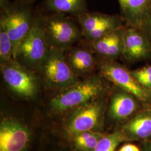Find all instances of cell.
Returning <instances> with one entry per match:
<instances>
[{"mask_svg": "<svg viewBox=\"0 0 151 151\" xmlns=\"http://www.w3.org/2000/svg\"><path fill=\"white\" fill-rule=\"evenodd\" d=\"M101 75L119 88L135 96L139 102H151V90L141 86L125 67L115 60H105L99 65Z\"/></svg>", "mask_w": 151, "mask_h": 151, "instance_id": "6", "label": "cell"}, {"mask_svg": "<svg viewBox=\"0 0 151 151\" xmlns=\"http://www.w3.org/2000/svg\"><path fill=\"white\" fill-rule=\"evenodd\" d=\"M103 134L94 131H87L73 136V144L80 151H93Z\"/></svg>", "mask_w": 151, "mask_h": 151, "instance_id": "18", "label": "cell"}, {"mask_svg": "<svg viewBox=\"0 0 151 151\" xmlns=\"http://www.w3.org/2000/svg\"><path fill=\"white\" fill-rule=\"evenodd\" d=\"M122 131L129 139H145L151 136V109L137 113L123 127Z\"/></svg>", "mask_w": 151, "mask_h": 151, "instance_id": "14", "label": "cell"}, {"mask_svg": "<svg viewBox=\"0 0 151 151\" xmlns=\"http://www.w3.org/2000/svg\"><path fill=\"white\" fill-rule=\"evenodd\" d=\"M70 68L77 76L92 72L96 66V60L91 52L86 49H73L66 56Z\"/></svg>", "mask_w": 151, "mask_h": 151, "instance_id": "15", "label": "cell"}, {"mask_svg": "<svg viewBox=\"0 0 151 151\" xmlns=\"http://www.w3.org/2000/svg\"><path fill=\"white\" fill-rule=\"evenodd\" d=\"M81 27L82 35L122 17L118 15H108L97 12H86L76 17Z\"/></svg>", "mask_w": 151, "mask_h": 151, "instance_id": "17", "label": "cell"}, {"mask_svg": "<svg viewBox=\"0 0 151 151\" xmlns=\"http://www.w3.org/2000/svg\"><path fill=\"white\" fill-rule=\"evenodd\" d=\"M123 49L122 56L129 63L151 58V43L142 31L135 27L123 28Z\"/></svg>", "mask_w": 151, "mask_h": 151, "instance_id": "10", "label": "cell"}, {"mask_svg": "<svg viewBox=\"0 0 151 151\" xmlns=\"http://www.w3.org/2000/svg\"><path fill=\"white\" fill-rule=\"evenodd\" d=\"M31 140L29 128L11 117L2 119L0 124V151H27Z\"/></svg>", "mask_w": 151, "mask_h": 151, "instance_id": "9", "label": "cell"}, {"mask_svg": "<svg viewBox=\"0 0 151 151\" xmlns=\"http://www.w3.org/2000/svg\"><path fill=\"white\" fill-rule=\"evenodd\" d=\"M127 140L128 139L122 130L103 135L93 151H116L120 143Z\"/></svg>", "mask_w": 151, "mask_h": 151, "instance_id": "19", "label": "cell"}, {"mask_svg": "<svg viewBox=\"0 0 151 151\" xmlns=\"http://www.w3.org/2000/svg\"><path fill=\"white\" fill-rule=\"evenodd\" d=\"M30 4L16 0L1 7L0 22L4 24L11 39L15 60L22 40L32 25L34 15Z\"/></svg>", "mask_w": 151, "mask_h": 151, "instance_id": "3", "label": "cell"}, {"mask_svg": "<svg viewBox=\"0 0 151 151\" xmlns=\"http://www.w3.org/2000/svg\"><path fill=\"white\" fill-rule=\"evenodd\" d=\"M105 103L98 98L73 109L65 124V131L73 136L87 131H93L100 124Z\"/></svg>", "mask_w": 151, "mask_h": 151, "instance_id": "8", "label": "cell"}, {"mask_svg": "<svg viewBox=\"0 0 151 151\" xmlns=\"http://www.w3.org/2000/svg\"><path fill=\"white\" fill-rule=\"evenodd\" d=\"M140 30L151 43V9Z\"/></svg>", "mask_w": 151, "mask_h": 151, "instance_id": "23", "label": "cell"}, {"mask_svg": "<svg viewBox=\"0 0 151 151\" xmlns=\"http://www.w3.org/2000/svg\"><path fill=\"white\" fill-rule=\"evenodd\" d=\"M118 151H141L140 149L133 144H125L122 146Z\"/></svg>", "mask_w": 151, "mask_h": 151, "instance_id": "24", "label": "cell"}, {"mask_svg": "<svg viewBox=\"0 0 151 151\" xmlns=\"http://www.w3.org/2000/svg\"><path fill=\"white\" fill-rule=\"evenodd\" d=\"M50 13L43 15L44 27L49 46L65 52L79 40L82 32L66 14Z\"/></svg>", "mask_w": 151, "mask_h": 151, "instance_id": "4", "label": "cell"}, {"mask_svg": "<svg viewBox=\"0 0 151 151\" xmlns=\"http://www.w3.org/2000/svg\"><path fill=\"white\" fill-rule=\"evenodd\" d=\"M130 72L141 86L151 90V65L130 70Z\"/></svg>", "mask_w": 151, "mask_h": 151, "instance_id": "22", "label": "cell"}, {"mask_svg": "<svg viewBox=\"0 0 151 151\" xmlns=\"http://www.w3.org/2000/svg\"><path fill=\"white\" fill-rule=\"evenodd\" d=\"M1 70L6 84L16 95L24 99H32L37 95L38 80L31 69L12 60L1 65Z\"/></svg>", "mask_w": 151, "mask_h": 151, "instance_id": "7", "label": "cell"}, {"mask_svg": "<svg viewBox=\"0 0 151 151\" xmlns=\"http://www.w3.org/2000/svg\"><path fill=\"white\" fill-rule=\"evenodd\" d=\"M17 1H20L22 2H27V3H31L33 1V0H17Z\"/></svg>", "mask_w": 151, "mask_h": 151, "instance_id": "26", "label": "cell"}, {"mask_svg": "<svg viewBox=\"0 0 151 151\" xmlns=\"http://www.w3.org/2000/svg\"><path fill=\"white\" fill-rule=\"evenodd\" d=\"M49 49L43 15L38 13L34 16L32 27L22 40L16 60L30 69L40 70Z\"/></svg>", "mask_w": 151, "mask_h": 151, "instance_id": "2", "label": "cell"}, {"mask_svg": "<svg viewBox=\"0 0 151 151\" xmlns=\"http://www.w3.org/2000/svg\"><path fill=\"white\" fill-rule=\"evenodd\" d=\"M42 9L49 12L79 16L87 11V0H44Z\"/></svg>", "mask_w": 151, "mask_h": 151, "instance_id": "16", "label": "cell"}, {"mask_svg": "<svg viewBox=\"0 0 151 151\" xmlns=\"http://www.w3.org/2000/svg\"><path fill=\"white\" fill-rule=\"evenodd\" d=\"M104 78L101 75L91 76L60 91L51 99L50 107L62 113L99 98L107 89Z\"/></svg>", "mask_w": 151, "mask_h": 151, "instance_id": "1", "label": "cell"}, {"mask_svg": "<svg viewBox=\"0 0 151 151\" xmlns=\"http://www.w3.org/2000/svg\"><path fill=\"white\" fill-rule=\"evenodd\" d=\"M143 151H151V142L147 143L144 146Z\"/></svg>", "mask_w": 151, "mask_h": 151, "instance_id": "25", "label": "cell"}, {"mask_svg": "<svg viewBox=\"0 0 151 151\" xmlns=\"http://www.w3.org/2000/svg\"><path fill=\"white\" fill-rule=\"evenodd\" d=\"M123 27L109 32L92 42L93 52L106 60H115L122 56L123 49Z\"/></svg>", "mask_w": 151, "mask_h": 151, "instance_id": "12", "label": "cell"}, {"mask_svg": "<svg viewBox=\"0 0 151 151\" xmlns=\"http://www.w3.org/2000/svg\"><path fill=\"white\" fill-rule=\"evenodd\" d=\"M126 26L140 30L151 9V0H118Z\"/></svg>", "mask_w": 151, "mask_h": 151, "instance_id": "11", "label": "cell"}, {"mask_svg": "<svg viewBox=\"0 0 151 151\" xmlns=\"http://www.w3.org/2000/svg\"><path fill=\"white\" fill-rule=\"evenodd\" d=\"M14 60L13 45L8 32L3 24L0 22V61L1 65Z\"/></svg>", "mask_w": 151, "mask_h": 151, "instance_id": "20", "label": "cell"}, {"mask_svg": "<svg viewBox=\"0 0 151 151\" xmlns=\"http://www.w3.org/2000/svg\"><path fill=\"white\" fill-rule=\"evenodd\" d=\"M139 101L132 94L119 88L114 93L111 99L109 106V115L117 120L127 119L137 111Z\"/></svg>", "mask_w": 151, "mask_h": 151, "instance_id": "13", "label": "cell"}, {"mask_svg": "<svg viewBox=\"0 0 151 151\" xmlns=\"http://www.w3.org/2000/svg\"><path fill=\"white\" fill-rule=\"evenodd\" d=\"M49 87L60 91L79 81L78 76L68 64L65 51L49 47L40 70Z\"/></svg>", "mask_w": 151, "mask_h": 151, "instance_id": "5", "label": "cell"}, {"mask_svg": "<svg viewBox=\"0 0 151 151\" xmlns=\"http://www.w3.org/2000/svg\"><path fill=\"white\" fill-rule=\"evenodd\" d=\"M124 22L123 18L121 17L115 22L106 24L102 27L92 30L83 35L87 41L92 43L98 39L101 38L109 32L124 27L125 26L123 25Z\"/></svg>", "mask_w": 151, "mask_h": 151, "instance_id": "21", "label": "cell"}]
</instances>
